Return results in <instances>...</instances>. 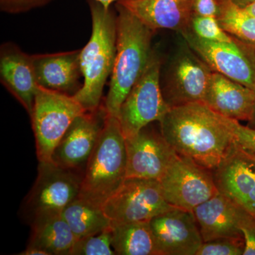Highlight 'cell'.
<instances>
[{
	"label": "cell",
	"mask_w": 255,
	"mask_h": 255,
	"mask_svg": "<svg viewBox=\"0 0 255 255\" xmlns=\"http://www.w3.org/2000/svg\"><path fill=\"white\" fill-rule=\"evenodd\" d=\"M248 122V124L247 126H248V127L255 129V105L254 109H253V113H252L251 118H250Z\"/></svg>",
	"instance_id": "obj_34"
},
{
	"label": "cell",
	"mask_w": 255,
	"mask_h": 255,
	"mask_svg": "<svg viewBox=\"0 0 255 255\" xmlns=\"http://www.w3.org/2000/svg\"><path fill=\"white\" fill-rule=\"evenodd\" d=\"M213 73L183 38L171 60L164 82H161L164 100L169 108L203 102Z\"/></svg>",
	"instance_id": "obj_7"
},
{
	"label": "cell",
	"mask_w": 255,
	"mask_h": 255,
	"mask_svg": "<svg viewBox=\"0 0 255 255\" xmlns=\"http://www.w3.org/2000/svg\"><path fill=\"white\" fill-rule=\"evenodd\" d=\"M110 228L92 236L77 240L69 255H115Z\"/></svg>",
	"instance_id": "obj_26"
},
{
	"label": "cell",
	"mask_w": 255,
	"mask_h": 255,
	"mask_svg": "<svg viewBox=\"0 0 255 255\" xmlns=\"http://www.w3.org/2000/svg\"><path fill=\"white\" fill-rule=\"evenodd\" d=\"M96 1H99L102 5L105 6V7H111L112 4L114 2H117L118 0H96Z\"/></svg>",
	"instance_id": "obj_35"
},
{
	"label": "cell",
	"mask_w": 255,
	"mask_h": 255,
	"mask_svg": "<svg viewBox=\"0 0 255 255\" xmlns=\"http://www.w3.org/2000/svg\"><path fill=\"white\" fill-rule=\"evenodd\" d=\"M221 0H194L192 12L202 16L219 17L221 12Z\"/></svg>",
	"instance_id": "obj_31"
},
{
	"label": "cell",
	"mask_w": 255,
	"mask_h": 255,
	"mask_svg": "<svg viewBox=\"0 0 255 255\" xmlns=\"http://www.w3.org/2000/svg\"><path fill=\"white\" fill-rule=\"evenodd\" d=\"M51 0H0L1 11L9 14L25 12L48 4Z\"/></svg>",
	"instance_id": "obj_30"
},
{
	"label": "cell",
	"mask_w": 255,
	"mask_h": 255,
	"mask_svg": "<svg viewBox=\"0 0 255 255\" xmlns=\"http://www.w3.org/2000/svg\"><path fill=\"white\" fill-rule=\"evenodd\" d=\"M241 231L245 244L243 255H255V217L248 211L242 219Z\"/></svg>",
	"instance_id": "obj_29"
},
{
	"label": "cell",
	"mask_w": 255,
	"mask_h": 255,
	"mask_svg": "<svg viewBox=\"0 0 255 255\" xmlns=\"http://www.w3.org/2000/svg\"><path fill=\"white\" fill-rule=\"evenodd\" d=\"M233 4L239 6V7L246 9L250 5L253 4L255 2V0H230Z\"/></svg>",
	"instance_id": "obj_33"
},
{
	"label": "cell",
	"mask_w": 255,
	"mask_h": 255,
	"mask_svg": "<svg viewBox=\"0 0 255 255\" xmlns=\"http://www.w3.org/2000/svg\"><path fill=\"white\" fill-rule=\"evenodd\" d=\"M219 193L255 217V155L235 140L212 171Z\"/></svg>",
	"instance_id": "obj_13"
},
{
	"label": "cell",
	"mask_w": 255,
	"mask_h": 255,
	"mask_svg": "<svg viewBox=\"0 0 255 255\" xmlns=\"http://www.w3.org/2000/svg\"><path fill=\"white\" fill-rule=\"evenodd\" d=\"M219 20L221 27L231 36L255 46V16L246 9L221 0Z\"/></svg>",
	"instance_id": "obj_24"
},
{
	"label": "cell",
	"mask_w": 255,
	"mask_h": 255,
	"mask_svg": "<svg viewBox=\"0 0 255 255\" xmlns=\"http://www.w3.org/2000/svg\"><path fill=\"white\" fill-rule=\"evenodd\" d=\"M126 139L119 118L106 115L98 142L82 177L78 197L102 206L127 179Z\"/></svg>",
	"instance_id": "obj_4"
},
{
	"label": "cell",
	"mask_w": 255,
	"mask_h": 255,
	"mask_svg": "<svg viewBox=\"0 0 255 255\" xmlns=\"http://www.w3.org/2000/svg\"><path fill=\"white\" fill-rule=\"evenodd\" d=\"M28 246L44 250L50 255H69L77 238L61 214L38 216L31 221Z\"/></svg>",
	"instance_id": "obj_21"
},
{
	"label": "cell",
	"mask_w": 255,
	"mask_h": 255,
	"mask_svg": "<svg viewBox=\"0 0 255 255\" xmlns=\"http://www.w3.org/2000/svg\"><path fill=\"white\" fill-rule=\"evenodd\" d=\"M226 119L232 130L236 142L245 150L255 155V129L242 125L238 121Z\"/></svg>",
	"instance_id": "obj_28"
},
{
	"label": "cell",
	"mask_w": 255,
	"mask_h": 255,
	"mask_svg": "<svg viewBox=\"0 0 255 255\" xmlns=\"http://www.w3.org/2000/svg\"><path fill=\"white\" fill-rule=\"evenodd\" d=\"M189 47L216 73L255 90V46L235 38L231 43L206 41L180 32Z\"/></svg>",
	"instance_id": "obj_10"
},
{
	"label": "cell",
	"mask_w": 255,
	"mask_h": 255,
	"mask_svg": "<svg viewBox=\"0 0 255 255\" xmlns=\"http://www.w3.org/2000/svg\"><path fill=\"white\" fill-rule=\"evenodd\" d=\"M21 255H50L41 248H37V247L28 246L26 249L24 251L21 252L19 254Z\"/></svg>",
	"instance_id": "obj_32"
},
{
	"label": "cell",
	"mask_w": 255,
	"mask_h": 255,
	"mask_svg": "<svg viewBox=\"0 0 255 255\" xmlns=\"http://www.w3.org/2000/svg\"><path fill=\"white\" fill-rule=\"evenodd\" d=\"M116 3L153 31L170 29L180 33L189 26L194 0H118Z\"/></svg>",
	"instance_id": "obj_19"
},
{
	"label": "cell",
	"mask_w": 255,
	"mask_h": 255,
	"mask_svg": "<svg viewBox=\"0 0 255 255\" xmlns=\"http://www.w3.org/2000/svg\"><path fill=\"white\" fill-rule=\"evenodd\" d=\"M0 79L6 90L31 117L38 87L32 55L14 43H5L0 50Z\"/></svg>",
	"instance_id": "obj_16"
},
{
	"label": "cell",
	"mask_w": 255,
	"mask_h": 255,
	"mask_svg": "<svg viewBox=\"0 0 255 255\" xmlns=\"http://www.w3.org/2000/svg\"><path fill=\"white\" fill-rule=\"evenodd\" d=\"M116 255H157L150 221L111 223Z\"/></svg>",
	"instance_id": "obj_22"
},
{
	"label": "cell",
	"mask_w": 255,
	"mask_h": 255,
	"mask_svg": "<svg viewBox=\"0 0 255 255\" xmlns=\"http://www.w3.org/2000/svg\"><path fill=\"white\" fill-rule=\"evenodd\" d=\"M243 238H223L203 242L196 255H243Z\"/></svg>",
	"instance_id": "obj_27"
},
{
	"label": "cell",
	"mask_w": 255,
	"mask_h": 255,
	"mask_svg": "<svg viewBox=\"0 0 255 255\" xmlns=\"http://www.w3.org/2000/svg\"><path fill=\"white\" fill-rule=\"evenodd\" d=\"M106 115L101 105L95 112L78 116L55 147L51 162L73 172L86 166L100 139Z\"/></svg>",
	"instance_id": "obj_14"
},
{
	"label": "cell",
	"mask_w": 255,
	"mask_h": 255,
	"mask_svg": "<svg viewBox=\"0 0 255 255\" xmlns=\"http://www.w3.org/2000/svg\"><path fill=\"white\" fill-rule=\"evenodd\" d=\"M32 60L40 87L71 96L81 89L80 50L33 55Z\"/></svg>",
	"instance_id": "obj_17"
},
{
	"label": "cell",
	"mask_w": 255,
	"mask_h": 255,
	"mask_svg": "<svg viewBox=\"0 0 255 255\" xmlns=\"http://www.w3.org/2000/svg\"><path fill=\"white\" fill-rule=\"evenodd\" d=\"M101 207L112 223L150 221L176 208L164 199L159 180L140 178H127Z\"/></svg>",
	"instance_id": "obj_8"
},
{
	"label": "cell",
	"mask_w": 255,
	"mask_h": 255,
	"mask_svg": "<svg viewBox=\"0 0 255 255\" xmlns=\"http://www.w3.org/2000/svg\"><path fill=\"white\" fill-rule=\"evenodd\" d=\"M82 178L53 162H39L38 176L27 199L31 221L38 216L61 214L80 194Z\"/></svg>",
	"instance_id": "obj_11"
},
{
	"label": "cell",
	"mask_w": 255,
	"mask_h": 255,
	"mask_svg": "<svg viewBox=\"0 0 255 255\" xmlns=\"http://www.w3.org/2000/svg\"><path fill=\"white\" fill-rule=\"evenodd\" d=\"M117 55L111 75L110 90L103 107L108 115L119 118L121 107L140 78L152 51L155 31L145 26L130 11L116 3Z\"/></svg>",
	"instance_id": "obj_2"
},
{
	"label": "cell",
	"mask_w": 255,
	"mask_h": 255,
	"mask_svg": "<svg viewBox=\"0 0 255 255\" xmlns=\"http://www.w3.org/2000/svg\"><path fill=\"white\" fill-rule=\"evenodd\" d=\"M85 109L73 96L38 87L31 115L39 162H51L55 147Z\"/></svg>",
	"instance_id": "obj_5"
},
{
	"label": "cell",
	"mask_w": 255,
	"mask_h": 255,
	"mask_svg": "<svg viewBox=\"0 0 255 255\" xmlns=\"http://www.w3.org/2000/svg\"><path fill=\"white\" fill-rule=\"evenodd\" d=\"M203 102L223 117L248 122L255 105V90L214 72Z\"/></svg>",
	"instance_id": "obj_20"
},
{
	"label": "cell",
	"mask_w": 255,
	"mask_h": 255,
	"mask_svg": "<svg viewBox=\"0 0 255 255\" xmlns=\"http://www.w3.org/2000/svg\"><path fill=\"white\" fill-rule=\"evenodd\" d=\"M159 181L167 202L187 211L219 192L211 170L178 154Z\"/></svg>",
	"instance_id": "obj_9"
},
{
	"label": "cell",
	"mask_w": 255,
	"mask_h": 255,
	"mask_svg": "<svg viewBox=\"0 0 255 255\" xmlns=\"http://www.w3.org/2000/svg\"><path fill=\"white\" fill-rule=\"evenodd\" d=\"M62 215L77 239L102 232L112 223L101 206L80 197L70 203Z\"/></svg>",
	"instance_id": "obj_23"
},
{
	"label": "cell",
	"mask_w": 255,
	"mask_h": 255,
	"mask_svg": "<svg viewBox=\"0 0 255 255\" xmlns=\"http://www.w3.org/2000/svg\"><path fill=\"white\" fill-rule=\"evenodd\" d=\"M246 211L219 192L193 210L204 242L243 238L241 223Z\"/></svg>",
	"instance_id": "obj_18"
},
{
	"label": "cell",
	"mask_w": 255,
	"mask_h": 255,
	"mask_svg": "<svg viewBox=\"0 0 255 255\" xmlns=\"http://www.w3.org/2000/svg\"><path fill=\"white\" fill-rule=\"evenodd\" d=\"M159 123L164 138L178 155L211 171L235 141L226 117L204 102L170 108Z\"/></svg>",
	"instance_id": "obj_1"
},
{
	"label": "cell",
	"mask_w": 255,
	"mask_h": 255,
	"mask_svg": "<svg viewBox=\"0 0 255 255\" xmlns=\"http://www.w3.org/2000/svg\"><path fill=\"white\" fill-rule=\"evenodd\" d=\"M92 31L90 41L80 50L83 78L81 89L75 95L87 112L101 107L104 87L113 71L117 55V13L96 0H88Z\"/></svg>",
	"instance_id": "obj_3"
},
{
	"label": "cell",
	"mask_w": 255,
	"mask_h": 255,
	"mask_svg": "<svg viewBox=\"0 0 255 255\" xmlns=\"http://www.w3.org/2000/svg\"><path fill=\"white\" fill-rule=\"evenodd\" d=\"M153 123L132 136L125 137L127 178L159 180L177 157V152L164 138L160 125L157 128Z\"/></svg>",
	"instance_id": "obj_12"
},
{
	"label": "cell",
	"mask_w": 255,
	"mask_h": 255,
	"mask_svg": "<svg viewBox=\"0 0 255 255\" xmlns=\"http://www.w3.org/2000/svg\"><path fill=\"white\" fill-rule=\"evenodd\" d=\"M187 30L198 38L206 41L231 43L235 39V37L221 27L217 18L211 16L193 14Z\"/></svg>",
	"instance_id": "obj_25"
},
{
	"label": "cell",
	"mask_w": 255,
	"mask_h": 255,
	"mask_svg": "<svg viewBox=\"0 0 255 255\" xmlns=\"http://www.w3.org/2000/svg\"><path fill=\"white\" fill-rule=\"evenodd\" d=\"M162 59L153 50L145 71L121 107L119 119L125 137L132 136L153 122H159L169 110L161 87Z\"/></svg>",
	"instance_id": "obj_6"
},
{
	"label": "cell",
	"mask_w": 255,
	"mask_h": 255,
	"mask_svg": "<svg viewBox=\"0 0 255 255\" xmlns=\"http://www.w3.org/2000/svg\"><path fill=\"white\" fill-rule=\"evenodd\" d=\"M150 225L157 255H196L204 242L193 211L174 208Z\"/></svg>",
	"instance_id": "obj_15"
},
{
	"label": "cell",
	"mask_w": 255,
	"mask_h": 255,
	"mask_svg": "<svg viewBox=\"0 0 255 255\" xmlns=\"http://www.w3.org/2000/svg\"><path fill=\"white\" fill-rule=\"evenodd\" d=\"M246 9L255 16V2L253 3V4L250 5L249 6L246 8Z\"/></svg>",
	"instance_id": "obj_36"
}]
</instances>
